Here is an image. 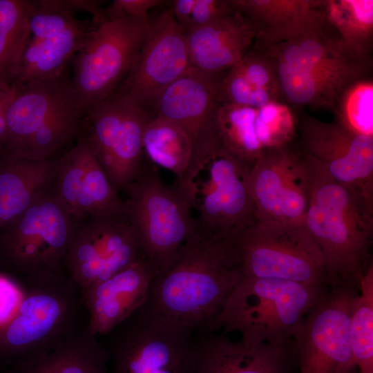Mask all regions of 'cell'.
<instances>
[{
  "mask_svg": "<svg viewBox=\"0 0 373 373\" xmlns=\"http://www.w3.org/2000/svg\"><path fill=\"white\" fill-rule=\"evenodd\" d=\"M193 333L138 309L106 335L108 373H193Z\"/></svg>",
  "mask_w": 373,
  "mask_h": 373,
  "instance_id": "30bf717a",
  "label": "cell"
},
{
  "mask_svg": "<svg viewBox=\"0 0 373 373\" xmlns=\"http://www.w3.org/2000/svg\"><path fill=\"white\" fill-rule=\"evenodd\" d=\"M144 258L125 218L102 217L77 227L64 260L70 280L82 291Z\"/></svg>",
  "mask_w": 373,
  "mask_h": 373,
  "instance_id": "2e32d148",
  "label": "cell"
},
{
  "mask_svg": "<svg viewBox=\"0 0 373 373\" xmlns=\"http://www.w3.org/2000/svg\"><path fill=\"white\" fill-rule=\"evenodd\" d=\"M350 320V343L360 373H373V264L359 277Z\"/></svg>",
  "mask_w": 373,
  "mask_h": 373,
  "instance_id": "836d02e7",
  "label": "cell"
},
{
  "mask_svg": "<svg viewBox=\"0 0 373 373\" xmlns=\"http://www.w3.org/2000/svg\"><path fill=\"white\" fill-rule=\"evenodd\" d=\"M224 103L254 108L281 101L273 61L253 45L221 79Z\"/></svg>",
  "mask_w": 373,
  "mask_h": 373,
  "instance_id": "4316f807",
  "label": "cell"
},
{
  "mask_svg": "<svg viewBox=\"0 0 373 373\" xmlns=\"http://www.w3.org/2000/svg\"><path fill=\"white\" fill-rule=\"evenodd\" d=\"M23 291L13 282L0 276V326L8 323L17 312Z\"/></svg>",
  "mask_w": 373,
  "mask_h": 373,
  "instance_id": "74e56055",
  "label": "cell"
},
{
  "mask_svg": "<svg viewBox=\"0 0 373 373\" xmlns=\"http://www.w3.org/2000/svg\"><path fill=\"white\" fill-rule=\"evenodd\" d=\"M224 73L206 74L193 68L164 90L153 104L155 115L178 125L191 142L187 173L182 184L174 186L191 205L195 180L220 148L218 112L224 104L220 89Z\"/></svg>",
  "mask_w": 373,
  "mask_h": 373,
  "instance_id": "52a82bcc",
  "label": "cell"
},
{
  "mask_svg": "<svg viewBox=\"0 0 373 373\" xmlns=\"http://www.w3.org/2000/svg\"><path fill=\"white\" fill-rule=\"evenodd\" d=\"M218 122L220 147L251 166L269 151L267 125L258 108L224 103Z\"/></svg>",
  "mask_w": 373,
  "mask_h": 373,
  "instance_id": "f546056e",
  "label": "cell"
},
{
  "mask_svg": "<svg viewBox=\"0 0 373 373\" xmlns=\"http://www.w3.org/2000/svg\"><path fill=\"white\" fill-rule=\"evenodd\" d=\"M28 37V0H0V83L14 85Z\"/></svg>",
  "mask_w": 373,
  "mask_h": 373,
  "instance_id": "d6a6232c",
  "label": "cell"
},
{
  "mask_svg": "<svg viewBox=\"0 0 373 373\" xmlns=\"http://www.w3.org/2000/svg\"><path fill=\"white\" fill-rule=\"evenodd\" d=\"M256 35L253 24L238 10L185 31L191 64L203 73H222L240 61L254 45Z\"/></svg>",
  "mask_w": 373,
  "mask_h": 373,
  "instance_id": "cb8c5ba5",
  "label": "cell"
},
{
  "mask_svg": "<svg viewBox=\"0 0 373 373\" xmlns=\"http://www.w3.org/2000/svg\"><path fill=\"white\" fill-rule=\"evenodd\" d=\"M108 352L86 329H72L39 356L17 365V373H108Z\"/></svg>",
  "mask_w": 373,
  "mask_h": 373,
  "instance_id": "83f0119b",
  "label": "cell"
},
{
  "mask_svg": "<svg viewBox=\"0 0 373 373\" xmlns=\"http://www.w3.org/2000/svg\"><path fill=\"white\" fill-rule=\"evenodd\" d=\"M163 2L160 0H114L103 10V13L108 20L128 17L149 21V11Z\"/></svg>",
  "mask_w": 373,
  "mask_h": 373,
  "instance_id": "8d00e7d4",
  "label": "cell"
},
{
  "mask_svg": "<svg viewBox=\"0 0 373 373\" xmlns=\"http://www.w3.org/2000/svg\"><path fill=\"white\" fill-rule=\"evenodd\" d=\"M357 289L340 280L307 315L294 337L299 373H354L349 327Z\"/></svg>",
  "mask_w": 373,
  "mask_h": 373,
  "instance_id": "5bb4252c",
  "label": "cell"
},
{
  "mask_svg": "<svg viewBox=\"0 0 373 373\" xmlns=\"http://www.w3.org/2000/svg\"><path fill=\"white\" fill-rule=\"evenodd\" d=\"M251 165L220 147L195 183L193 208L198 223L219 235L236 239L257 222L250 184Z\"/></svg>",
  "mask_w": 373,
  "mask_h": 373,
  "instance_id": "9a60e30c",
  "label": "cell"
},
{
  "mask_svg": "<svg viewBox=\"0 0 373 373\" xmlns=\"http://www.w3.org/2000/svg\"><path fill=\"white\" fill-rule=\"evenodd\" d=\"M195 338L193 373H289L294 343L251 345L223 334L201 333Z\"/></svg>",
  "mask_w": 373,
  "mask_h": 373,
  "instance_id": "7402d4cb",
  "label": "cell"
},
{
  "mask_svg": "<svg viewBox=\"0 0 373 373\" xmlns=\"http://www.w3.org/2000/svg\"><path fill=\"white\" fill-rule=\"evenodd\" d=\"M242 277L236 239L196 220L193 233L155 274L140 309L169 325L207 333Z\"/></svg>",
  "mask_w": 373,
  "mask_h": 373,
  "instance_id": "6da1fadb",
  "label": "cell"
},
{
  "mask_svg": "<svg viewBox=\"0 0 373 373\" xmlns=\"http://www.w3.org/2000/svg\"><path fill=\"white\" fill-rule=\"evenodd\" d=\"M327 287L242 276L209 332H238L251 345L287 344Z\"/></svg>",
  "mask_w": 373,
  "mask_h": 373,
  "instance_id": "277c9868",
  "label": "cell"
},
{
  "mask_svg": "<svg viewBox=\"0 0 373 373\" xmlns=\"http://www.w3.org/2000/svg\"><path fill=\"white\" fill-rule=\"evenodd\" d=\"M123 191L127 196L124 217L157 273L194 231L192 207L174 186L164 184L156 165L144 161L137 177Z\"/></svg>",
  "mask_w": 373,
  "mask_h": 373,
  "instance_id": "5b68a950",
  "label": "cell"
},
{
  "mask_svg": "<svg viewBox=\"0 0 373 373\" xmlns=\"http://www.w3.org/2000/svg\"><path fill=\"white\" fill-rule=\"evenodd\" d=\"M57 160H28L0 156V231L21 216L50 188Z\"/></svg>",
  "mask_w": 373,
  "mask_h": 373,
  "instance_id": "484cf974",
  "label": "cell"
},
{
  "mask_svg": "<svg viewBox=\"0 0 373 373\" xmlns=\"http://www.w3.org/2000/svg\"><path fill=\"white\" fill-rule=\"evenodd\" d=\"M250 184L258 221L304 226L309 191L300 146L266 152L251 166Z\"/></svg>",
  "mask_w": 373,
  "mask_h": 373,
  "instance_id": "e0dca14e",
  "label": "cell"
},
{
  "mask_svg": "<svg viewBox=\"0 0 373 373\" xmlns=\"http://www.w3.org/2000/svg\"><path fill=\"white\" fill-rule=\"evenodd\" d=\"M269 57L274 65L281 101L291 108L311 106L333 111L342 92L363 79L300 68Z\"/></svg>",
  "mask_w": 373,
  "mask_h": 373,
  "instance_id": "f1b7e54d",
  "label": "cell"
},
{
  "mask_svg": "<svg viewBox=\"0 0 373 373\" xmlns=\"http://www.w3.org/2000/svg\"><path fill=\"white\" fill-rule=\"evenodd\" d=\"M253 24L254 45L267 47L298 36L324 21L321 0H232Z\"/></svg>",
  "mask_w": 373,
  "mask_h": 373,
  "instance_id": "d4e9b609",
  "label": "cell"
},
{
  "mask_svg": "<svg viewBox=\"0 0 373 373\" xmlns=\"http://www.w3.org/2000/svg\"><path fill=\"white\" fill-rule=\"evenodd\" d=\"M335 121L347 131L373 137L372 76L350 84L333 109Z\"/></svg>",
  "mask_w": 373,
  "mask_h": 373,
  "instance_id": "e575fe53",
  "label": "cell"
},
{
  "mask_svg": "<svg viewBox=\"0 0 373 373\" xmlns=\"http://www.w3.org/2000/svg\"><path fill=\"white\" fill-rule=\"evenodd\" d=\"M259 48L274 59L287 64L359 77L372 76L373 63L362 61L348 50L325 19L293 39Z\"/></svg>",
  "mask_w": 373,
  "mask_h": 373,
  "instance_id": "603a6c76",
  "label": "cell"
},
{
  "mask_svg": "<svg viewBox=\"0 0 373 373\" xmlns=\"http://www.w3.org/2000/svg\"><path fill=\"white\" fill-rule=\"evenodd\" d=\"M12 318L0 326V353L19 364L49 350L75 327L81 298L71 280L58 274L30 276Z\"/></svg>",
  "mask_w": 373,
  "mask_h": 373,
  "instance_id": "8992f818",
  "label": "cell"
},
{
  "mask_svg": "<svg viewBox=\"0 0 373 373\" xmlns=\"http://www.w3.org/2000/svg\"><path fill=\"white\" fill-rule=\"evenodd\" d=\"M150 117L146 108L117 90L86 112L79 138L88 144L118 193L142 166L143 135Z\"/></svg>",
  "mask_w": 373,
  "mask_h": 373,
  "instance_id": "8fae6325",
  "label": "cell"
},
{
  "mask_svg": "<svg viewBox=\"0 0 373 373\" xmlns=\"http://www.w3.org/2000/svg\"><path fill=\"white\" fill-rule=\"evenodd\" d=\"M303 152L309 191L304 226L323 252L329 286L340 280L358 284L359 277L372 263L369 248L373 235V201L336 181Z\"/></svg>",
  "mask_w": 373,
  "mask_h": 373,
  "instance_id": "7a4b0ae2",
  "label": "cell"
},
{
  "mask_svg": "<svg viewBox=\"0 0 373 373\" xmlns=\"http://www.w3.org/2000/svg\"><path fill=\"white\" fill-rule=\"evenodd\" d=\"M171 10L185 31L210 24L236 11L232 0H175Z\"/></svg>",
  "mask_w": 373,
  "mask_h": 373,
  "instance_id": "d590c367",
  "label": "cell"
},
{
  "mask_svg": "<svg viewBox=\"0 0 373 373\" xmlns=\"http://www.w3.org/2000/svg\"><path fill=\"white\" fill-rule=\"evenodd\" d=\"M0 84H2V83H0Z\"/></svg>",
  "mask_w": 373,
  "mask_h": 373,
  "instance_id": "f35d334b",
  "label": "cell"
},
{
  "mask_svg": "<svg viewBox=\"0 0 373 373\" xmlns=\"http://www.w3.org/2000/svg\"><path fill=\"white\" fill-rule=\"evenodd\" d=\"M143 150L151 163L176 176L175 186L182 184L190 164L191 144L178 125L160 116H151L144 131Z\"/></svg>",
  "mask_w": 373,
  "mask_h": 373,
  "instance_id": "1f68e13d",
  "label": "cell"
},
{
  "mask_svg": "<svg viewBox=\"0 0 373 373\" xmlns=\"http://www.w3.org/2000/svg\"><path fill=\"white\" fill-rule=\"evenodd\" d=\"M149 21L104 19L72 59L71 79L86 112L111 96L132 68Z\"/></svg>",
  "mask_w": 373,
  "mask_h": 373,
  "instance_id": "9c48e42d",
  "label": "cell"
},
{
  "mask_svg": "<svg viewBox=\"0 0 373 373\" xmlns=\"http://www.w3.org/2000/svg\"><path fill=\"white\" fill-rule=\"evenodd\" d=\"M326 22L356 57L373 63V1L321 0Z\"/></svg>",
  "mask_w": 373,
  "mask_h": 373,
  "instance_id": "4dcf8cb0",
  "label": "cell"
},
{
  "mask_svg": "<svg viewBox=\"0 0 373 373\" xmlns=\"http://www.w3.org/2000/svg\"><path fill=\"white\" fill-rule=\"evenodd\" d=\"M236 242L243 276L329 285L323 252L304 226L258 221Z\"/></svg>",
  "mask_w": 373,
  "mask_h": 373,
  "instance_id": "ba28073f",
  "label": "cell"
},
{
  "mask_svg": "<svg viewBox=\"0 0 373 373\" xmlns=\"http://www.w3.org/2000/svg\"><path fill=\"white\" fill-rule=\"evenodd\" d=\"M155 269L146 259L81 291L88 311L86 329L95 337L106 336L144 303Z\"/></svg>",
  "mask_w": 373,
  "mask_h": 373,
  "instance_id": "44dd1931",
  "label": "cell"
},
{
  "mask_svg": "<svg viewBox=\"0 0 373 373\" xmlns=\"http://www.w3.org/2000/svg\"><path fill=\"white\" fill-rule=\"evenodd\" d=\"M29 37L14 85L61 73L97 23L77 17L70 0H28Z\"/></svg>",
  "mask_w": 373,
  "mask_h": 373,
  "instance_id": "7c38bea8",
  "label": "cell"
},
{
  "mask_svg": "<svg viewBox=\"0 0 373 373\" xmlns=\"http://www.w3.org/2000/svg\"><path fill=\"white\" fill-rule=\"evenodd\" d=\"M300 147L336 181L373 201V137L305 113L298 119Z\"/></svg>",
  "mask_w": 373,
  "mask_h": 373,
  "instance_id": "d6986e66",
  "label": "cell"
},
{
  "mask_svg": "<svg viewBox=\"0 0 373 373\" xmlns=\"http://www.w3.org/2000/svg\"><path fill=\"white\" fill-rule=\"evenodd\" d=\"M50 191L76 220L124 217V200L82 138L57 160Z\"/></svg>",
  "mask_w": 373,
  "mask_h": 373,
  "instance_id": "ffe728a7",
  "label": "cell"
},
{
  "mask_svg": "<svg viewBox=\"0 0 373 373\" xmlns=\"http://www.w3.org/2000/svg\"><path fill=\"white\" fill-rule=\"evenodd\" d=\"M85 111L66 68L17 88L6 114L3 154L44 160L82 134Z\"/></svg>",
  "mask_w": 373,
  "mask_h": 373,
  "instance_id": "3957f363",
  "label": "cell"
},
{
  "mask_svg": "<svg viewBox=\"0 0 373 373\" xmlns=\"http://www.w3.org/2000/svg\"><path fill=\"white\" fill-rule=\"evenodd\" d=\"M193 68L185 30L170 8L151 24L135 61L116 90L146 108Z\"/></svg>",
  "mask_w": 373,
  "mask_h": 373,
  "instance_id": "ac0fdd59",
  "label": "cell"
},
{
  "mask_svg": "<svg viewBox=\"0 0 373 373\" xmlns=\"http://www.w3.org/2000/svg\"><path fill=\"white\" fill-rule=\"evenodd\" d=\"M50 188L2 231L8 259L28 276L58 274L78 226Z\"/></svg>",
  "mask_w": 373,
  "mask_h": 373,
  "instance_id": "4fadbf2b",
  "label": "cell"
}]
</instances>
